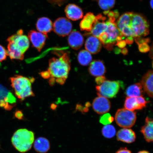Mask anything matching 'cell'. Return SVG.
I'll return each instance as SVG.
<instances>
[{"instance_id": "cell-1", "label": "cell", "mask_w": 153, "mask_h": 153, "mask_svg": "<svg viewBox=\"0 0 153 153\" xmlns=\"http://www.w3.org/2000/svg\"><path fill=\"white\" fill-rule=\"evenodd\" d=\"M116 24L123 37L140 38L149 33L148 21L143 15L137 13H124L118 19Z\"/></svg>"}, {"instance_id": "cell-2", "label": "cell", "mask_w": 153, "mask_h": 153, "mask_svg": "<svg viewBox=\"0 0 153 153\" xmlns=\"http://www.w3.org/2000/svg\"><path fill=\"white\" fill-rule=\"evenodd\" d=\"M71 68L69 57L65 53L59 58L53 57L49 61L48 71L51 77L66 79Z\"/></svg>"}, {"instance_id": "cell-3", "label": "cell", "mask_w": 153, "mask_h": 153, "mask_svg": "<svg viewBox=\"0 0 153 153\" xmlns=\"http://www.w3.org/2000/svg\"><path fill=\"white\" fill-rule=\"evenodd\" d=\"M34 139L33 132L26 129L17 130L11 138L14 148L21 153H25L31 149Z\"/></svg>"}, {"instance_id": "cell-4", "label": "cell", "mask_w": 153, "mask_h": 153, "mask_svg": "<svg viewBox=\"0 0 153 153\" xmlns=\"http://www.w3.org/2000/svg\"><path fill=\"white\" fill-rule=\"evenodd\" d=\"M10 80L15 94L19 99L23 100L28 97L34 96L32 89V81H34V79H30L24 76L16 75L11 77Z\"/></svg>"}, {"instance_id": "cell-5", "label": "cell", "mask_w": 153, "mask_h": 153, "mask_svg": "<svg viewBox=\"0 0 153 153\" xmlns=\"http://www.w3.org/2000/svg\"><path fill=\"white\" fill-rule=\"evenodd\" d=\"M115 120L120 127L131 128L134 125L137 120L136 113L125 108L120 109L116 112Z\"/></svg>"}, {"instance_id": "cell-6", "label": "cell", "mask_w": 153, "mask_h": 153, "mask_svg": "<svg viewBox=\"0 0 153 153\" xmlns=\"http://www.w3.org/2000/svg\"><path fill=\"white\" fill-rule=\"evenodd\" d=\"M120 87L119 81H105L100 85L97 86L96 89L99 96L111 98L117 94Z\"/></svg>"}, {"instance_id": "cell-7", "label": "cell", "mask_w": 153, "mask_h": 153, "mask_svg": "<svg viewBox=\"0 0 153 153\" xmlns=\"http://www.w3.org/2000/svg\"><path fill=\"white\" fill-rule=\"evenodd\" d=\"M23 31L20 30L16 34L8 38L7 41L14 44L23 54L29 47L30 42L28 38L25 35H23Z\"/></svg>"}, {"instance_id": "cell-8", "label": "cell", "mask_w": 153, "mask_h": 153, "mask_svg": "<svg viewBox=\"0 0 153 153\" xmlns=\"http://www.w3.org/2000/svg\"><path fill=\"white\" fill-rule=\"evenodd\" d=\"M55 33L62 37L68 35L72 28L71 22L66 18H60L55 20L53 26Z\"/></svg>"}, {"instance_id": "cell-9", "label": "cell", "mask_w": 153, "mask_h": 153, "mask_svg": "<svg viewBox=\"0 0 153 153\" xmlns=\"http://www.w3.org/2000/svg\"><path fill=\"white\" fill-rule=\"evenodd\" d=\"M92 106L94 110L97 114H104L110 110L111 103L106 97L99 96L94 100Z\"/></svg>"}, {"instance_id": "cell-10", "label": "cell", "mask_w": 153, "mask_h": 153, "mask_svg": "<svg viewBox=\"0 0 153 153\" xmlns=\"http://www.w3.org/2000/svg\"><path fill=\"white\" fill-rule=\"evenodd\" d=\"M28 36L33 46L38 51H41L45 45L48 37L47 34L32 30L29 32Z\"/></svg>"}, {"instance_id": "cell-11", "label": "cell", "mask_w": 153, "mask_h": 153, "mask_svg": "<svg viewBox=\"0 0 153 153\" xmlns=\"http://www.w3.org/2000/svg\"><path fill=\"white\" fill-rule=\"evenodd\" d=\"M117 138L118 141L130 143L134 142L136 136L133 130L129 128H123L117 132Z\"/></svg>"}, {"instance_id": "cell-12", "label": "cell", "mask_w": 153, "mask_h": 153, "mask_svg": "<svg viewBox=\"0 0 153 153\" xmlns=\"http://www.w3.org/2000/svg\"><path fill=\"white\" fill-rule=\"evenodd\" d=\"M65 11L67 18L70 20L76 21L83 18V11L79 7L75 4H70L67 5Z\"/></svg>"}, {"instance_id": "cell-13", "label": "cell", "mask_w": 153, "mask_h": 153, "mask_svg": "<svg viewBox=\"0 0 153 153\" xmlns=\"http://www.w3.org/2000/svg\"><path fill=\"white\" fill-rule=\"evenodd\" d=\"M85 47L86 50L92 54H96L100 52L102 43L98 38L92 36L86 40Z\"/></svg>"}, {"instance_id": "cell-14", "label": "cell", "mask_w": 153, "mask_h": 153, "mask_svg": "<svg viewBox=\"0 0 153 153\" xmlns=\"http://www.w3.org/2000/svg\"><path fill=\"white\" fill-rule=\"evenodd\" d=\"M68 41L69 45L72 48L78 50L83 45L84 38L80 32L74 30L69 35Z\"/></svg>"}, {"instance_id": "cell-15", "label": "cell", "mask_w": 153, "mask_h": 153, "mask_svg": "<svg viewBox=\"0 0 153 153\" xmlns=\"http://www.w3.org/2000/svg\"><path fill=\"white\" fill-rule=\"evenodd\" d=\"M153 71L149 70L143 76L141 81L144 91L152 98L153 97Z\"/></svg>"}, {"instance_id": "cell-16", "label": "cell", "mask_w": 153, "mask_h": 153, "mask_svg": "<svg viewBox=\"0 0 153 153\" xmlns=\"http://www.w3.org/2000/svg\"><path fill=\"white\" fill-rule=\"evenodd\" d=\"M89 72L94 76L97 77L103 76L106 72V68L104 63L100 60L93 61L90 65Z\"/></svg>"}, {"instance_id": "cell-17", "label": "cell", "mask_w": 153, "mask_h": 153, "mask_svg": "<svg viewBox=\"0 0 153 153\" xmlns=\"http://www.w3.org/2000/svg\"><path fill=\"white\" fill-rule=\"evenodd\" d=\"M153 126L152 119L147 117L145 119V125L141 127L140 131L145 140L148 143L153 141Z\"/></svg>"}, {"instance_id": "cell-18", "label": "cell", "mask_w": 153, "mask_h": 153, "mask_svg": "<svg viewBox=\"0 0 153 153\" xmlns=\"http://www.w3.org/2000/svg\"><path fill=\"white\" fill-rule=\"evenodd\" d=\"M36 26L38 31L46 34L50 32L53 27L52 22L46 17H42L38 19Z\"/></svg>"}, {"instance_id": "cell-19", "label": "cell", "mask_w": 153, "mask_h": 153, "mask_svg": "<svg viewBox=\"0 0 153 153\" xmlns=\"http://www.w3.org/2000/svg\"><path fill=\"white\" fill-rule=\"evenodd\" d=\"M96 20V16L91 13H87L80 22L79 26L82 30L91 32L94 24Z\"/></svg>"}, {"instance_id": "cell-20", "label": "cell", "mask_w": 153, "mask_h": 153, "mask_svg": "<svg viewBox=\"0 0 153 153\" xmlns=\"http://www.w3.org/2000/svg\"><path fill=\"white\" fill-rule=\"evenodd\" d=\"M34 148L38 153H47L50 149V143L49 141L45 137H39L34 142Z\"/></svg>"}, {"instance_id": "cell-21", "label": "cell", "mask_w": 153, "mask_h": 153, "mask_svg": "<svg viewBox=\"0 0 153 153\" xmlns=\"http://www.w3.org/2000/svg\"><path fill=\"white\" fill-rule=\"evenodd\" d=\"M7 46V55L10 57L11 60H23L24 59V55L20 50L11 42H8Z\"/></svg>"}, {"instance_id": "cell-22", "label": "cell", "mask_w": 153, "mask_h": 153, "mask_svg": "<svg viewBox=\"0 0 153 153\" xmlns=\"http://www.w3.org/2000/svg\"><path fill=\"white\" fill-rule=\"evenodd\" d=\"M143 88L141 83H135L128 87L126 89L125 93L128 97H138L143 95Z\"/></svg>"}, {"instance_id": "cell-23", "label": "cell", "mask_w": 153, "mask_h": 153, "mask_svg": "<svg viewBox=\"0 0 153 153\" xmlns=\"http://www.w3.org/2000/svg\"><path fill=\"white\" fill-rule=\"evenodd\" d=\"M126 109L134 111L135 110H142L144 108L137 100V97H126L124 105Z\"/></svg>"}, {"instance_id": "cell-24", "label": "cell", "mask_w": 153, "mask_h": 153, "mask_svg": "<svg viewBox=\"0 0 153 153\" xmlns=\"http://www.w3.org/2000/svg\"><path fill=\"white\" fill-rule=\"evenodd\" d=\"M78 60L79 64L82 66H86L88 65L92 60L91 53L87 50H82L78 55Z\"/></svg>"}, {"instance_id": "cell-25", "label": "cell", "mask_w": 153, "mask_h": 153, "mask_svg": "<svg viewBox=\"0 0 153 153\" xmlns=\"http://www.w3.org/2000/svg\"><path fill=\"white\" fill-rule=\"evenodd\" d=\"M102 134L108 139H111L114 137L116 134V131L114 126L108 124L105 125L102 129Z\"/></svg>"}, {"instance_id": "cell-26", "label": "cell", "mask_w": 153, "mask_h": 153, "mask_svg": "<svg viewBox=\"0 0 153 153\" xmlns=\"http://www.w3.org/2000/svg\"><path fill=\"white\" fill-rule=\"evenodd\" d=\"M115 0H99L98 4L100 8L105 11H108L114 7Z\"/></svg>"}, {"instance_id": "cell-27", "label": "cell", "mask_w": 153, "mask_h": 153, "mask_svg": "<svg viewBox=\"0 0 153 153\" xmlns=\"http://www.w3.org/2000/svg\"><path fill=\"white\" fill-rule=\"evenodd\" d=\"M114 118L108 113L105 114L100 118V123L104 125L110 124L114 121Z\"/></svg>"}, {"instance_id": "cell-28", "label": "cell", "mask_w": 153, "mask_h": 153, "mask_svg": "<svg viewBox=\"0 0 153 153\" xmlns=\"http://www.w3.org/2000/svg\"><path fill=\"white\" fill-rule=\"evenodd\" d=\"M10 93L6 89L0 85V101L4 100L6 102Z\"/></svg>"}, {"instance_id": "cell-29", "label": "cell", "mask_w": 153, "mask_h": 153, "mask_svg": "<svg viewBox=\"0 0 153 153\" xmlns=\"http://www.w3.org/2000/svg\"><path fill=\"white\" fill-rule=\"evenodd\" d=\"M139 49L140 52L145 53L150 51V47L146 43H141L138 44Z\"/></svg>"}, {"instance_id": "cell-30", "label": "cell", "mask_w": 153, "mask_h": 153, "mask_svg": "<svg viewBox=\"0 0 153 153\" xmlns=\"http://www.w3.org/2000/svg\"><path fill=\"white\" fill-rule=\"evenodd\" d=\"M7 56V51L5 48L0 45V62L6 60Z\"/></svg>"}, {"instance_id": "cell-31", "label": "cell", "mask_w": 153, "mask_h": 153, "mask_svg": "<svg viewBox=\"0 0 153 153\" xmlns=\"http://www.w3.org/2000/svg\"><path fill=\"white\" fill-rule=\"evenodd\" d=\"M14 116L15 117L19 120H22L24 119V114L21 111H16L15 113Z\"/></svg>"}, {"instance_id": "cell-32", "label": "cell", "mask_w": 153, "mask_h": 153, "mask_svg": "<svg viewBox=\"0 0 153 153\" xmlns=\"http://www.w3.org/2000/svg\"><path fill=\"white\" fill-rule=\"evenodd\" d=\"M106 79V78L104 76H97L95 79V81L97 85H100Z\"/></svg>"}, {"instance_id": "cell-33", "label": "cell", "mask_w": 153, "mask_h": 153, "mask_svg": "<svg viewBox=\"0 0 153 153\" xmlns=\"http://www.w3.org/2000/svg\"><path fill=\"white\" fill-rule=\"evenodd\" d=\"M126 42L125 40H121L117 42L116 45L120 48L123 49L126 47Z\"/></svg>"}, {"instance_id": "cell-34", "label": "cell", "mask_w": 153, "mask_h": 153, "mask_svg": "<svg viewBox=\"0 0 153 153\" xmlns=\"http://www.w3.org/2000/svg\"><path fill=\"white\" fill-rule=\"evenodd\" d=\"M41 75L45 79H48L51 76V74L48 71L41 72Z\"/></svg>"}, {"instance_id": "cell-35", "label": "cell", "mask_w": 153, "mask_h": 153, "mask_svg": "<svg viewBox=\"0 0 153 153\" xmlns=\"http://www.w3.org/2000/svg\"><path fill=\"white\" fill-rule=\"evenodd\" d=\"M115 153H131V152L127 148H120Z\"/></svg>"}, {"instance_id": "cell-36", "label": "cell", "mask_w": 153, "mask_h": 153, "mask_svg": "<svg viewBox=\"0 0 153 153\" xmlns=\"http://www.w3.org/2000/svg\"><path fill=\"white\" fill-rule=\"evenodd\" d=\"M66 79H65L63 78H56V79L55 80L57 83L60 84V85H63L64 84L65 82Z\"/></svg>"}, {"instance_id": "cell-37", "label": "cell", "mask_w": 153, "mask_h": 153, "mask_svg": "<svg viewBox=\"0 0 153 153\" xmlns=\"http://www.w3.org/2000/svg\"><path fill=\"white\" fill-rule=\"evenodd\" d=\"M55 81V78L53 77H51L50 80L49 81V83L51 85H54Z\"/></svg>"}, {"instance_id": "cell-38", "label": "cell", "mask_w": 153, "mask_h": 153, "mask_svg": "<svg viewBox=\"0 0 153 153\" xmlns=\"http://www.w3.org/2000/svg\"><path fill=\"white\" fill-rule=\"evenodd\" d=\"M121 51L122 53L124 55L127 54V53H128L127 49L126 48H124Z\"/></svg>"}, {"instance_id": "cell-39", "label": "cell", "mask_w": 153, "mask_h": 153, "mask_svg": "<svg viewBox=\"0 0 153 153\" xmlns=\"http://www.w3.org/2000/svg\"><path fill=\"white\" fill-rule=\"evenodd\" d=\"M51 109L54 110L56 109L57 108V106L56 105H55L54 104H52L51 105Z\"/></svg>"}, {"instance_id": "cell-40", "label": "cell", "mask_w": 153, "mask_h": 153, "mask_svg": "<svg viewBox=\"0 0 153 153\" xmlns=\"http://www.w3.org/2000/svg\"><path fill=\"white\" fill-rule=\"evenodd\" d=\"M137 153H150L149 152H148V151L143 150V151H140V152H139Z\"/></svg>"}, {"instance_id": "cell-41", "label": "cell", "mask_w": 153, "mask_h": 153, "mask_svg": "<svg viewBox=\"0 0 153 153\" xmlns=\"http://www.w3.org/2000/svg\"><path fill=\"white\" fill-rule=\"evenodd\" d=\"M150 6L152 8H153V0H150Z\"/></svg>"}]
</instances>
